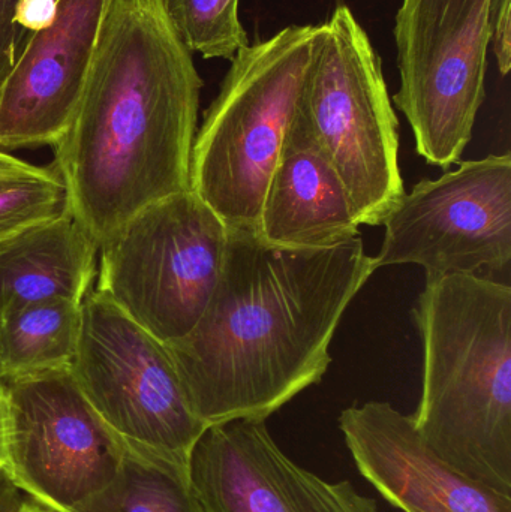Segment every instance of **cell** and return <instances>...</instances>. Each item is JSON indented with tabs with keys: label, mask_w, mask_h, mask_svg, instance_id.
Listing matches in <instances>:
<instances>
[{
	"label": "cell",
	"mask_w": 511,
	"mask_h": 512,
	"mask_svg": "<svg viewBox=\"0 0 511 512\" xmlns=\"http://www.w3.org/2000/svg\"><path fill=\"white\" fill-rule=\"evenodd\" d=\"M111 0H57L0 83V149L56 146L68 132Z\"/></svg>",
	"instance_id": "12"
},
{
	"label": "cell",
	"mask_w": 511,
	"mask_h": 512,
	"mask_svg": "<svg viewBox=\"0 0 511 512\" xmlns=\"http://www.w3.org/2000/svg\"><path fill=\"white\" fill-rule=\"evenodd\" d=\"M20 512H48L45 510V508L39 507L38 504H35V502L29 501V499H26V502H24L23 507H21Z\"/></svg>",
	"instance_id": "25"
},
{
	"label": "cell",
	"mask_w": 511,
	"mask_h": 512,
	"mask_svg": "<svg viewBox=\"0 0 511 512\" xmlns=\"http://www.w3.org/2000/svg\"><path fill=\"white\" fill-rule=\"evenodd\" d=\"M81 304L48 300L0 318V378L71 370L81 333Z\"/></svg>",
	"instance_id": "16"
},
{
	"label": "cell",
	"mask_w": 511,
	"mask_h": 512,
	"mask_svg": "<svg viewBox=\"0 0 511 512\" xmlns=\"http://www.w3.org/2000/svg\"><path fill=\"white\" fill-rule=\"evenodd\" d=\"M99 248L69 215L0 246V318L48 300L83 303L92 291Z\"/></svg>",
	"instance_id": "15"
},
{
	"label": "cell",
	"mask_w": 511,
	"mask_h": 512,
	"mask_svg": "<svg viewBox=\"0 0 511 512\" xmlns=\"http://www.w3.org/2000/svg\"><path fill=\"white\" fill-rule=\"evenodd\" d=\"M72 376L108 429L134 453L188 468L207 429L195 415L167 345L95 289L81 304Z\"/></svg>",
	"instance_id": "7"
},
{
	"label": "cell",
	"mask_w": 511,
	"mask_h": 512,
	"mask_svg": "<svg viewBox=\"0 0 511 512\" xmlns=\"http://www.w3.org/2000/svg\"><path fill=\"white\" fill-rule=\"evenodd\" d=\"M26 496L15 489L5 477L0 478V512H20Z\"/></svg>",
	"instance_id": "23"
},
{
	"label": "cell",
	"mask_w": 511,
	"mask_h": 512,
	"mask_svg": "<svg viewBox=\"0 0 511 512\" xmlns=\"http://www.w3.org/2000/svg\"><path fill=\"white\" fill-rule=\"evenodd\" d=\"M203 80L162 0H111L68 132L53 147L71 213L98 248L189 191Z\"/></svg>",
	"instance_id": "2"
},
{
	"label": "cell",
	"mask_w": 511,
	"mask_h": 512,
	"mask_svg": "<svg viewBox=\"0 0 511 512\" xmlns=\"http://www.w3.org/2000/svg\"><path fill=\"white\" fill-rule=\"evenodd\" d=\"M511 0H492V47L497 57L501 75H507L511 66Z\"/></svg>",
	"instance_id": "21"
},
{
	"label": "cell",
	"mask_w": 511,
	"mask_h": 512,
	"mask_svg": "<svg viewBox=\"0 0 511 512\" xmlns=\"http://www.w3.org/2000/svg\"><path fill=\"white\" fill-rule=\"evenodd\" d=\"M414 427L456 471L511 496V288L477 274L426 277Z\"/></svg>",
	"instance_id": "3"
},
{
	"label": "cell",
	"mask_w": 511,
	"mask_h": 512,
	"mask_svg": "<svg viewBox=\"0 0 511 512\" xmlns=\"http://www.w3.org/2000/svg\"><path fill=\"white\" fill-rule=\"evenodd\" d=\"M375 267L416 264L426 277L494 274L511 261V156L465 161L423 179L384 218ZM489 276V277H491Z\"/></svg>",
	"instance_id": "10"
},
{
	"label": "cell",
	"mask_w": 511,
	"mask_h": 512,
	"mask_svg": "<svg viewBox=\"0 0 511 512\" xmlns=\"http://www.w3.org/2000/svg\"><path fill=\"white\" fill-rule=\"evenodd\" d=\"M299 110L344 183L359 225L383 224L407 192L399 123L381 59L347 5L323 23Z\"/></svg>",
	"instance_id": "5"
},
{
	"label": "cell",
	"mask_w": 511,
	"mask_h": 512,
	"mask_svg": "<svg viewBox=\"0 0 511 512\" xmlns=\"http://www.w3.org/2000/svg\"><path fill=\"white\" fill-rule=\"evenodd\" d=\"M338 424L357 471L399 511L511 512V496L435 456L410 415L389 402L348 406Z\"/></svg>",
	"instance_id": "13"
},
{
	"label": "cell",
	"mask_w": 511,
	"mask_h": 512,
	"mask_svg": "<svg viewBox=\"0 0 511 512\" xmlns=\"http://www.w3.org/2000/svg\"><path fill=\"white\" fill-rule=\"evenodd\" d=\"M323 24L288 26L243 47L195 134L191 191L228 228L258 230L261 203Z\"/></svg>",
	"instance_id": "4"
},
{
	"label": "cell",
	"mask_w": 511,
	"mask_h": 512,
	"mask_svg": "<svg viewBox=\"0 0 511 512\" xmlns=\"http://www.w3.org/2000/svg\"><path fill=\"white\" fill-rule=\"evenodd\" d=\"M492 0H402L396 14L399 89L416 150L432 167L461 162L485 101Z\"/></svg>",
	"instance_id": "8"
},
{
	"label": "cell",
	"mask_w": 511,
	"mask_h": 512,
	"mask_svg": "<svg viewBox=\"0 0 511 512\" xmlns=\"http://www.w3.org/2000/svg\"><path fill=\"white\" fill-rule=\"evenodd\" d=\"M188 478L201 512H378L350 481L332 483L293 462L264 420L207 427Z\"/></svg>",
	"instance_id": "11"
},
{
	"label": "cell",
	"mask_w": 511,
	"mask_h": 512,
	"mask_svg": "<svg viewBox=\"0 0 511 512\" xmlns=\"http://www.w3.org/2000/svg\"><path fill=\"white\" fill-rule=\"evenodd\" d=\"M227 240V225L195 192L171 195L102 243L95 291L165 345L177 342L206 310Z\"/></svg>",
	"instance_id": "6"
},
{
	"label": "cell",
	"mask_w": 511,
	"mask_h": 512,
	"mask_svg": "<svg viewBox=\"0 0 511 512\" xmlns=\"http://www.w3.org/2000/svg\"><path fill=\"white\" fill-rule=\"evenodd\" d=\"M69 213L68 186L56 165L36 167L0 150V246Z\"/></svg>",
	"instance_id": "18"
},
{
	"label": "cell",
	"mask_w": 511,
	"mask_h": 512,
	"mask_svg": "<svg viewBox=\"0 0 511 512\" xmlns=\"http://www.w3.org/2000/svg\"><path fill=\"white\" fill-rule=\"evenodd\" d=\"M359 228L344 183L297 108L264 192L258 236L282 248L321 249L359 237Z\"/></svg>",
	"instance_id": "14"
},
{
	"label": "cell",
	"mask_w": 511,
	"mask_h": 512,
	"mask_svg": "<svg viewBox=\"0 0 511 512\" xmlns=\"http://www.w3.org/2000/svg\"><path fill=\"white\" fill-rule=\"evenodd\" d=\"M186 47L204 59L233 57L249 44L239 18V0H162Z\"/></svg>",
	"instance_id": "19"
},
{
	"label": "cell",
	"mask_w": 511,
	"mask_h": 512,
	"mask_svg": "<svg viewBox=\"0 0 511 512\" xmlns=\"http://www.w3.org/2000/svg\"><path fill=\"white\" fill-rule=\"evenodd\" d=\"M78 512H201L188 468L129 451L113 483Z\"/></svg>",
	"instance_id": "17"
},
{
	"label": "cell",
	"mask_w": 511,
	"mask_h": 512,
	"mask_svg": "<svg viewBox=\"0 0 511 512\" xmlns=\"http://www.w3.org/2000/svg\"><path fill=\"white\" fill-rule=\"evenodd\" d=\"M5 448H6V408H5V397H3L2 385H0V478L3 477V469H5Z\"/></svg>",
	"instance_id": "24"
},
{
	"label": "cell",
	"mask_w": 511,
	"mask_h": 512,
	"mask_svg": "<svg viewBox=\"0 0 511 512\" xmlns=\"http://www.w3.org/2000/svg\"><path fill=\"white\" fill-rule=\"evenodd\" d=\"M18 0H0V83L11 72L23 51L27 39L15 24V6Z\"/></svg>",
	"instance_id": "20"
},
{
	"label": "cell",
	"mask_w": 511,
	"mask_h": 512,
	"mask_svg": "<svg viewBox=\"0 0 511 512\" xmlns=\"http://www.w3.org/2000/svg\"><path fill=\"white\" fill-rule=\"evenodd\" d=\"M57 0H18L14 21L24 35L44 30L56 15Z\"/></svg>",
	"instance_id": "22"
},
{
	"label": "cell",
	"mask_w": 511,
	"mask_h": 512,
	"mask_svg": "<svg viewBox=\"0 0 511 512\" xmlns=\"http://www.w3.org/2000/svg\"><path fill=\"white\" fill-rule=\"evenodd\" d=\"M377 271L362 239L290 249L228 228L200 321L167 348L204 426L264 420L320 384L351 301Z\"/></svg>",
	"instance_id": "1"
},
{
	"label": "cell",
	"mask_w": 511,
	"mask_h": 512,
	"mask_svg": "<svg viewBox=\"0 0 511 512\" xmlns=\"http://www.w3.org/2000/svg\"><path fill=\"white\" fill-rule=\"evenodd\" d=\"M3 477L48 512H78L119 474L128 448L87 402L71 370L0 378Z\"/></svg>",
	"instance_id": "9"
}]
</instances>
